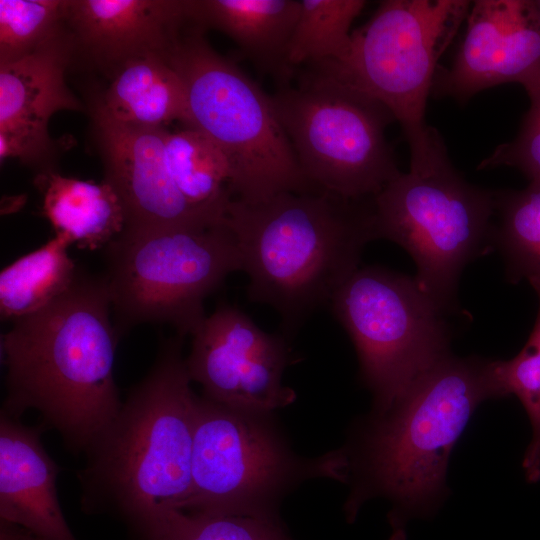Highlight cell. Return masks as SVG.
Returning <instances> with one entry per match:
<instances>
[{
	"mask_svg": "<svg viewBox=\"0 0 540 540\" xmlns=\"http://www.w3.org/2000/svg\"><path fill=\"white\" fill-rule=\"evenodd\" d=\"M103 275L79 270L71 287L1 336L6 397L1 413H38L73 455L84 454L118 413L114 378L121 335Z\"/></svg>",
	"mask_w": 540,
	"mask_h": 540,
	"instance_id": "obj_1",
	"label": "cell"
},
{
	"mask_svg": "<svg viewBox=\"0 0 540 540\" xmlns=\"http://www.w3.org/2000/svg\"><path fill=\"white\" fill-rule=\"evenodd\" d=\"M182 341L176 334L162 342L77 472L82 511L120 520L137 540H151L190 491L197 395Z\"/></svg>",
	"mask_w": 540,
	"mask_h": 540,
	"instance_id": "obj_2",
	"label": "cell"
},
{
	"mask_svg": "<svg viewBox=\"0 0 540 540\" xmlns=\"http://www.w3.org/2000/svg\"><path fill=\"white\" fill-rule=\"evenodd\" d=\"M224 222L248 276V298L279 314L283 335L329 306L377 239L372 198L323 191L285 192L257 203L233 198Z\"/></svg>",
	"mask_w": 540,
	"mask_h": 540,
	"instance_id": "obj_3",
	"label": "cell"
},
{
	"mask_svg": "<svg viewBox=\"0 0 540 540\" xmlns=\"http://www.w3.org/2000/svg\"><path fill=\"white\" fill-rule=\"evenodd\" d=\"M501 397L494 361L450 354L421 374L370 430L363 466L375 493L396 505L393 535L426 514L440 492L450 452L476 407Z\"/></svg>",
	"mask_w": 540,
	"mask_h": 540,
	"instance_id": "obj_4",
	"label": "cell"
},
{
	"mask_svg": "<svg viewBox=\"0 0 540 540\" xmlns=\"http://www.w3.org/2000/svg\"><path fill=\"white\" fill-rule=\"evenodd\" d=\"M169 61L182 77L188 123L224 154L233 198L262 202L285 192L319 191L304 175L277 115L272 95L189 24Z\"/></svg>",
	"mask_w": 540,
	"mask_h": 540,
	"instance_id": "obj_5",
	"label": "cell"
},
{
	"mask_svg": "<svg viewBox=\"0 0 540 540\" xmlns=\"http://www.w3.org/2000/svg\"><path fill=\"white\" fill-rule=\"evenodd\" d=\"M468 0H385L352 31L341 61L323 62L382 103L401 125L410 170L449 160L439 132L426 123L439 60L468 15Z\"/></svg>",
	"mask_w": 540,
	"mask_h": 540,
	"instance_id": "obj_6",
	"label": "cell"
},
{
	"mask_svg": "<svg viewBox=\"0 0 540 540\" xmlns=\"http://www.w3.org/2000/svg\"><path fill=\"white\" fill-rule=\"evenodd\" d=\"M103 274L121 336L144 323L193 335L206 318L205 299L242 271L225 222L210 227H125L105 247Z\"/></svg>",
	"mask_w": 540,
	"mask_h": 540,
	"instance_id": "obj_7",
	"label": "cell"
},
{
	"mask_svg": "<svg viewBox=\"0 0 540 540\" xmlns=\"http://www.w3.org/2000/svg\"><path fill=\"white\" fill-rule=\"evenodd\" d=\"M272 413L234 409L197 396L191 482L182 511L276 519L280 499L315 477L346 478L348 457L296 455Z\"/></svg>",
	"mask_w": 540,
	"mask_h": 540,
	"instance_id": "obj_8",
	"label": "cell"
},
{
	"mask_svg": "<svg viewBox=\"0 0 540 540\" xmlns=\"http://www.w3.org/2000/svg\"><path fill=\"white\" fill-rule=\"evenodd\" d=\"M310 66L296 86L272 94L298 163L319 191L373 198L401 173L385 136L395 118L327 64Z\"/></svg>",
	"mask_w": 540,
	"mask_h": 540,
	"instance_id": "obj_9",
	"label": "cell"
},
{
	"mask_svg": "<svg viewBox=\"0 0 540 540\" xmlns=\"http://www.w3.org/2000/svg\"><path fill=\"white\" fill-rule=\"evenodd\" d=\"M372 201L377 239L401 246L421 290L455 312L464 268L494 249L495 191L467 182L449 161L401 172Z\"/></svg>",
	"mask_w": 540,
	"mask_h": 540,
	"instance_id": "obj_10",
	"label": "cell"
},
{
	"mask_svg": "<svg viewBox=\"0 0 540 540\" xmlns=\"http://www.w3.org/2000/svg\"><path fill=\"white\" fill-rule=\"evenodd\" d=\"M329 308L355 346L361 376L380 414L450 354L447 314L414 277L380 266L359 267Z\"/></svg>",
	"mask_w": 540,
	"mask_h": 540,
	"instance_id": "obj_11",
	"label": "cell"
},
{
	"mask_svg": "<svg viewBox=\"0 0 540 540\" xmlns=\"http://www.w3.org/2000/svg\"><path fill=\"white\" fill-rule=\"evenodd\" d=\"M292 357L285 335L267 333L239 308L221 305L192 335L185 361L202 396L234 409L272 413L296 398L282 384Z\"/></svg>",
	"mask_w": 540,
	"mask_h": 540,
	"instance_id": "obj_12",
	"label": "cell"
},
{
	"mask_svg": "<svg viewBox=\"0 0 540 540\" xmlns=\"http://www.w3.org/2000/svg\"><path fill=\"white\" fill-rule=\"evenodd\" d=\"M90 130L104 182L118 195L128 228L210 227L222 223L191 205L167 167V128L127 125L113 119L96 92L87 99Z\"/></svg>",
	"mask_w": 540,
	"mask_h": 540,
	"instance_id": "obj_13",
	"label": "cell"
},
{
	"mask_svg": "<svg viewBox=\"0 0 540 540\" xmlns=\"http://www.w3.org/2000/svg\"><path fill=\"white\" fill-rule=\"evenodd\" d=\"M540 70V19L535 1L475 0L447 68L439 66L431 94L461 104L505 83L522 84Z\"/></svg>",
	"mask_w": 540,
	"mask_h": 540,
	"instance_id": "obj_14",
	"label": "cell"
},
{
	"mask_svg": "<svg viewBox=\"0 0 540 540\" xmlns=\"http://www.w3.org/2000/svg\"><path fill=\"white\" fill-rule=\"evenodd\" d=\"M72 63V40L65 29L32 53L0 64L1 163L16 158L38 174L54 171L57 147L49 120L58 111L85 109L65 80Z\"/></svg>",
	"mask_w": 540,
	"mask_h": 540,
	"instance_id": "obj_15",
	"label": "cell"
},
{
	"mask_svg": "<svg viewBox=\"0 0 540 540\" xmlns=\"http://www.w3.org/2000/svg\"><path fill=\"white\" fill-rule=\"evenodd\" d=\"M189 0H68L65 25L80 59L109 79L129 61L169 56L190 24Z\"/></svg>",
	"mask_w": 540,
	"mask_h": 540,
	"instance_id": "obj_16",
	"label": "cell"
},
{
	"mask_svg": "<svg viewBox=\"0 0 540 540\" xmlns=\"http://www.w3.org/2000/svg\"><path fill=\"white\" fill-rule=\"evenodd\" d=\"M44 430L0 413V519L41 540H76L58 500L61 468L41 442Z\"/></svg>",
	"mask_w": 540,
	"mask_h": 540,
	"instance_id": "obj_17",
	"label": "cell"
},
{
	"mask_svg": "<svg viewBox=\"0 0 540 540\" xmlns=\"http://www.w3.org/2000/svg\"><path fill=\"white\" fill-rule=\"evenodd\" d=\"M300 0H189L190 22L232 39L256 65L288 78L287 49Z\"/></svg>",
	"mask_w": 540,
	"mask_h": 540,
	"instance_id": "obj_18",
	"label": "cell"
},
{
	"mask_svg": "<svg viewBox=\"0 0 540 540\" xmlns=\"http://www.w3.org/2000/svg\"><path fill=\"white\" fill-rule=\"evenodd\" d=\"M36 185L43 213L56 236L82 249L106 247L126 226L122 203L110 185L65 177L55 171L39 174Z\"/></svg>",
	"mask_w": 540,
	"mask_h": 540,
	"instance_id": "obj_19",
	"label": "cell"
},
{
	"mask_svg": "<svg viewBox=\"0 0 540 540\" xmlns=\"http://www.w3.org/2000/svg\"><path fill=\"white\" fill-rule=\"evenodd\" d=\"M96 93L106 112L127 125L166 128L173 121L188 123L185 84L167 58L129 61L110 78L103 93Z\"/></svg>",
	"mask_w": 540,
	"mask_h": 540,
	"instance_id": "obj_20",
	"label": "cell"
},
{
	"mask_svg": "<svg viewBox=\"0 0 540 540\" xmlns=\"http://www.w3.org/2000/svg\"><path fill=\"white\" fill-rule=\"evenodd\" d=\"M165 156L169 173L185 199L209 216L224 220L233 199L231 170L218 147L198 129L184 126L168 130Z\"/></svg>",
	"mask_w": 540,
	"mask_h": 540,
	"instance_id": "obj_21",
	"label": "cell"
},
{
	"mask_svg": "<svg viewBox=\"0 0 540 540\" xmlns=\"http://www.w3.org/2000/svg\"><path fill=\"white\" fill-rule=\"evenodd\" d=\"M71 243L56 236L18 258L0 274V314L15 321L33 314L65 293L79 270L68 254Z\"/></svg>",
	"mask_w": 540,
	"mask_h": 540,
	"instance_id": "obj_22",
	"label": "cell"
},
{
	"mask_svg": "<svg viewBox=\"0 0 540 540\" xmlns=\"http://www.w3.org/2000/svg\"><path fill=\"white\" fill-rule=\"evenodd\" d=\"M493 247L503 259L506 279L526 280L540 290V182L522 190L495 191Z\"/></svg>",
	"mask_w": 540,
	"mask_h": 540,
	"instance_id": "obj_23",
	"label": "cell"
},
{
	"mask_svg": "<svg viewBox=\"0 0 540 540\" xmlns=\"http://www.w3.org/2000/svg\"><path fill=\"white\" fill-rule=\"evenodd\" d=\"M364 0H300L298 17L287 49V64L341 61L351 46V25Z\"/></svg>",
	"mask_w": 540,
	"mask_h": 540,
	"instance_id": "obj_24",
	"label": "cell"
},
{
	"mask_svg": "<svg viewBox=\"0 0 540 540\" xmlns=\"http://www.w3.org/2000/svg\"><path fill=\"white\" fill-rule=\"evenodd\" d=\"M68 0H0V64L22 58L61 35Z\"/></svg>",
	"mask_w": 540,
	"mask_h": 540,
	"instance_id": "obj_25",
	"label": "cell"
},
{
	"mask_svg": "<svg viewBox=\"0 0 540 540\" xmlns=\"http://www.w3.org/2000/svg\"><path fill=\"white\" fill-rule=\"evenodd\" d=\"M151 540H291L279 520L173 511Z\"/></svg>",
	"mask_w": 540,
	"mask_h": 540,
	"instance_id": "obj_26",
	"label": "cell"
},
{
	"mask_svg": "<svg viewBox=\"0 0 540 540\" xmlns=\"http://www.w3.org/2000/svg\"><path fill=\"white\" fill-rule=\"evenodd\" d=\"M521 85L529 96L530 108L517 137L496 147L480 162L478 169L515 167L522 171L530 182H540V70Z\"/></svg>",
	"mask_w": 540,
	"mask_h": 540,
	"instance_id": "obj_27",
	"label": "cell"
},
{
	"mask_svg": "<svg viewBox=\"0 0 540 540\" xmlns=\"http://www.w3.org/2000/svg\"><path fill=\"white\" fill-rule=\"evenodd\" d=\"M0 540H41L23 526L0 519Z\"/></svg>",
	"mask_w": 540,
	"mask_h": 540,
	"instance_id": "obj_28",
	"label": "cell"
},
{
	"mask_svg": "<svg viewBox=\"0 0 540 540\" xmlns=\"http://www.w3.org/2000/svg\"><path fill=\"white\" fill-rule=\"evenodd\" d=\"M535 6H536V9H537L539 19H540V0L535 1Z\"/></svg>",
	"mask_w": 540,
	"mask_h": 540,
	"instance_id": "obj_29",
	"label": "cell"
}]
</instances>
